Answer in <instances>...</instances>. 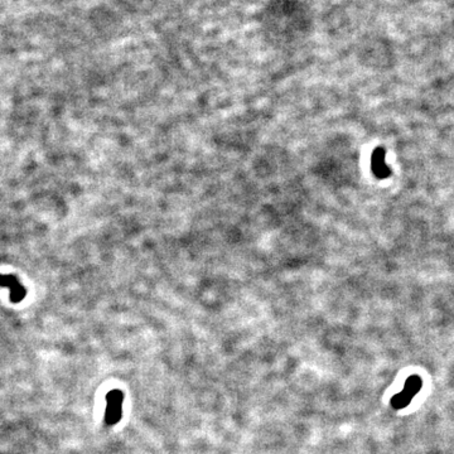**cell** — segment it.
Instances as JSON below:
<instances>
[{
    "instance_id": "6da1fadb",
    "label": "cell",
    "mask_w": 454,
    "mask_h": 454,
    "mask_svg": "<svg viewBox=\"0 0 454 454\" xmlns=\"http://www.w3.org/2000/svg\"><path fill=\"white\" fill-rule=\"evenodd\" d=\"M106 400L107 406L105 420H106V424L112 425V424H115L121 416V410H123V406H121V403H123V395H121L120 391H111V393L107 394Z\"/></svg>"
},
{
    "instance_id": "7a4b0ae2",
    "label": "cell",
    "mask_w": 454,
    "mask_h": 454,
    "mask_svg": "<svg viewBox=\"0 0 454 454\" xmlns=\"http://www.w3.org/2000/svg\"><path fill=\"white\" fill-rule=\"evenodd\" d=\"M0 286L8 288L11 290L9 298H11L12 303H19V301H22L26 298V289H24V286L19 283V280L14 275L0 274Z\"/></svg>"
},
{
    "instance_id": "3957f363",
    "label": "cell",
    "mask_w": 454,
    "mask_h": 454,
    "mask_svg": "<svg viewBox=\"0 0 454 454\" xmlns=\"http://www.w3.org/2000/svg\"><path fill=\"white\" fill-rule=\"evenodd\" d=\"M421 385H423V381L419 376H410V377L406 380L405 386H404V393L409 396V398L413 400L414 396L419 393V390L421 389Z\"/></svg>"
},
{
    "instance_id": "277c9868",
    "label": "cell",
    "mask_w": 454,
    "mask_h": 454,
    "mask_svg": "<svg viewBox=\"0 0 454 454\" xmlns=\"http://www.w3.org/2000/svg\"><path fill=\"white\" fill-rule=\"evenodd\" d=\"M373 171L379 174V176H386V169L385 163H384V153L381 150H379L377 153L373 157Z\"/></svg>"
},
{
    "instance_id": "5b68a950",
    "label": "cell",
    "mask_w": 454,
    "mask_h": 454,
    "mask_svg": "<svg viewBox=\"0 0 454 454\" xmlns=\"http://www.w3.org/2000/svg\"><path fill=\"white\" fill-rule=\"evenodd\" d=\"M410 401L411 399L409 398L404 391H400L398 395H395L391 399V406H393L394 409H403L405 408V406H408L409 404H410Z\"/></svg>"
}]
</instances>
